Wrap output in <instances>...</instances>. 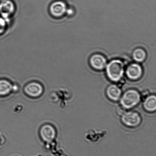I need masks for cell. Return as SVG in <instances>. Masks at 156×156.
<instances>
[{
  "mask_svg": "<svg viewBox=\"0 0 156 156\" xmlns=\"http://www.w3.org/2000/svg\"><path fill=\"white\" fill-rule=\"evenodd\" d=\"M124 71V64L121 60H114L107 65L106 73L110 80L114 82L120 81Z\"/></svg>",
  "mask_w": 156,
  "mask_h": 156,
  "instance_id": "2",
  "label": "cell"
},
{
  "mask_svg": "<svg viewBox=\"0 0 156 156\" xmlns=\"http://www.w3.org/2000/svg\"><path fill=\"white\" fill-rule=\"evenodd\" d=\"M74 9L71 8H68L66 14H67L69 16H72V15L74 14Z\"/></svg>",
  "mask_w": 156,
  "mask_h": 156,
  "instance_id": "15",
  "label": "cell"
},
{
  "mask_svg": "<svg viewBox=\"0 0 156 156\" xmlns=\"http://www.w3.org/2000/svg\"><path fill=\"white\" fill-rule=\"evenodd\" d=\"M147 54L146 51L142 48H137L134 50L133 56L134 60L137 62H141L146 59Z\"/></svg>",
  "mask_w": 156,
  "mask_h": 156,
  "instance_id": "13",
  "label": "cell"
},
{
  "mask_svg": "<svg viewBox=\"0 0 156 156\" xmlns=\"http://www.w3.org/2000/svg\"><path fill=\"white\" fill-rule=\"evenodd\" d=\"M90 65L96 70H103L106 66L107 61L105 56L100 54L93 55L90 60Z\"/></svg>",
  "mask_w": 156,
  "mask_h": 156,
  "instance_id": "7",
  "label": "cell"
},
{
  "mask_svg": "<svg viewBox=\"0 0 156 156\" xmlns=\"http://www.w3.org/2000/svg\"><path fill=\"white\" fill-rule=\"evenodd\" d=\"M7 23L4 18L0 16V34L4 33L5 30Z\"/></svg>",
  "mask_w": 156,
  "mask_h": 156,
  "instance_id": "14",
  "label": "cell"
},
{
  "mask_svg": "<svg viewBox=\"0 0 156 156\" xmlns=\"http://www.w3.org/2000/svg\"><path fill=\"white\" fill-rule=\"evenodd\" d=\"M12 86L13 85L8 81L5 79L0 80V95L9 94L12 90Z\"/></svg>",
  "mask_w": 156,
  "mask_h": 156,
  "instance_id": "12",
  "label": "cell"
},
{
  "mask_svg": "<svg viewBox=\"0 0 156 156\" xmlns=\"http://www.w3.org/2000/svg\"><path fill=\"white\" fill-rule=\"evenodd\" d=\"M126 73L127 77L131 80H138L143 75V69L139 64L132 63L127 68Z\"/></svg>",
  "mask_w": 156,
  "mask_h": 156,
  "instance_id": "6",
  "label": "cell"
},
{
  "mask_svg": "<svg viewBox=\"0 0 156 156\" xmlns=\"http://www.w3.org/2000/svg\"><path fill=\"white\" fill-rule=\"evenodd\" d=\"M145 110L149 112H154L156 109V97L155 95H151L145 99L143 103Z\"/></svg>",
  "mask_w": 156,
  "mask_h": 156,
  "instance_id": "11",
  "label": "cell"
},
{
  "mask_svg": "<svg viewBox=\"0 0 156 156\" xmlns=\"http://www.w3.org/2000/svg\"><path fill=\"white\" fill-rule=\"evenodd\" d=\"M121 121L125 126L136 127L141 123V118L138 113L134 111L124 112L122 115Z\"/></svg>",
  "mask_w": 156,
  "mask_h": 156,
  "instance_id": "3",
  "label": "cell"
},
{
  "mask_svg": "<svg viewBox=\"0 0 156 156\" xmlns=\"http://www.w3.org/2000/svg\"><path fill=\"white\" fill-rule=\"evenodd\" d=\"M120 99L122 107L129 109L138 104L141 100V95L137 90L129 89L123 93Z\"/></svg>",
  "mask_w": 156,
  "mask_h": 156,
  "instance_id": "1",
  "label": "cell"
},
{
  "mask_svg": "<svg viewBox=\"0 0 156 156\" xmlns=\"http://www.w3.org/2000/svg\"><path fill=\"white\" fill-rule=\"evenodd\" d=\"M43 88L40 84L37 82H32L28 84L24 88L26 94L32 97H37L42 94Z\"/></svg>",
  "mask_w": 156,
  "mask_h": 156,
  "instance_id": "8",
  "label": "cell"
},
{
  "mask_svg": "<svg viewBox=\"0 0 156 156\" xmlns=\"http://www.w3.org/2000/svg\"><path fill=\"white\" fill-rule=\"evenodd\" d=\"M15 10V5L10 0H3L0 2V15L7 23L10 21Z\"/></svg>",
  "mask_w": 156,
  "mask_h": 156,
  "instance_id": "4",
  "label": "cell"
},
{
  "mask_svg": "<svg viewBox=\"0 0 156 156\" xmlns=\"http://www.w3.org/2000/svg\"><path fill=\"white\" fill-rule=\"evenodd\" d=\"M3 1V0H0V2Z\"/></svg>",
  "mask_w": 156,
  "mask_h": 156,
  "instance_id": "16",
  "label": "cell"
},
{
  "mask_svg": "<svg viewBox=\"0 0 156 156\" xmlns=\"http://www.w3.org/2000/svg\"><path fill=\"white\" fill-rule=\"evenodd\" d=\"M64 156V155H62V156Z\"/></svg>",
  "mask_w": 156,
  "mask_h": 156,
  "instance_id": "17",
  "label": "cell"
},
{
  "mask_svg": "<svg viewBox=\"0 0 156 156\" xmlns=\"http://www.w3.org/2000/svg\"><path fill=\"white\" fill-rule=\"evenodd\" d=\"M68 7L66 4L62 1H57L52 3L49 8L52 16L55 18H60L66 13Z\"/></svg>",
  "mask_w": 156,
  "mask_h": 156,
  "instance_id": "5",
  "label": "cell"
},
{
  "mask_svg": "<svg viewBox=\"0 0 156 156\" xmlns=\"http://www.w3.org/2000/svg\"><path fill=\"white\" fill-rule=\"evenodd\" d=\"M41 137L44 141L50 143L53 141L56 136L54 128L50 125H44L41 129Z\"/></svg>",
  "mask_w": 156,
  "mask_h": 156,
  "instance_id": "9",
  "label": "cell"
},
{
  "mask_svg": "<svg viewBox=\"0 0 156 156\" xmlns=\"http://www.w3.org/2000/svg\"><path fill=\"white\" fill-rule=\"evenodd\" d=\"M106 93L108 98L114 101L120 100L122 94L120 87L116 85H109L107 88Z\"/></svg>",
  "mask_w": 156,
  "mask_h": 156,
  "instance_id": "10",
  "label": "cell"
}]
</instances>
